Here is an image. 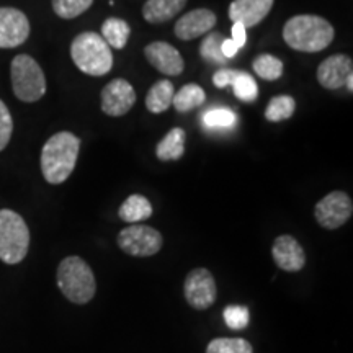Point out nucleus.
I'll return each mask as SVG.
<instances>
[{
  "label": "nucleus",
  "mask_w": 353,
  "mask_h": 353,
  "mask_svg": "<svg viewBox=\"0 0 353 353\" xmlns=\"http://www.w3.org/2000/svg\"><path fill=\"white\" fill-rule=\"evenodd\" d=\"M101 112L118 118L126 114L136 103V92L125 79H114L103 87L100 95Z\"/></svg>",
  "instance_id": "nucleus-11"
},
{
  "label": "nucleus",
  "mask_w": 353,
  "mask_h": 353,
  "mask_svg": "<svg viewBox=\"0 0 353 353\" xmlns=\"http://www.w3.org/2000/svg\"><path fill=\"white\" fill-rule=\"evenodd\" d=\"M203 123L210 130H216V128H232L236 125V114L228 108H211L203 114Z\"/></svg>",
  "instance_id": "nucleus-29"
},
{
  "label": "nucleus",
  "mask_w": 353,
  "mask_h": 353,
  "mask_svg": "<svg viewBox=\"0 0 353 353\" xmlns=\"http://www.w3.org/2000/svg\"><path fill=\"white\" fill-rule=\"evenodd\" d=\"M232 41L237 44V48H244L245 41H247V33H245V26L241 23H234L232 26Z\"/></svg>",
  "instance_id": "nucleus-32"
},
{
  "label": "nucleus",
  "mask_w": 353,
  "mask_h": 353,
  "mask_svg": "<svg viewBox=\"0 0 353 353\" xmlns=\"http://www.w3.org/2000/svg\"><path fill=\"white\" fill-rule=\"evenodd\" d=\"M81 139L70 131H59L41 149V174L48 183L61 185L76 169Z\"/></svg>",
  "instance_id": "nucleus-1"
},
{
  "label": "nucleus",
  "mask_w": 353,
  "mask_h": 353,
  "mask_svg": "<svg viewBox=\"0 0 353 353\" xmlns=\"http://www.w3.org/2000/svg\"><path fill=\"white\" fill-rule=\"evenodd\" d=\"M185 141H187L185 130H182V128H172L156 148V156L159 161L169 162L182 159L185 154Z\"/></svg>",
  "instance_id": "nucleus-18"
},
{
  "label": "nucleus",
  "mask_w": 353,
  "mask_h": 353,
  "mask_svg": "<svg viewBox=\"0 0 353 353\" xmlns=\"http://www.w3.org/2000/svg\"><path fill=\"white\" fill-rule=\"evenodd\" d=\"M206 100L205 90L196 83H187L174 94L172 105L179 113H188L190 110L201 107Z\"/></svg>",
  "instance_id": "nucleus-22"
},
{
  "label": "nucleus",
  "mask_w": 353,
  "mask_h": 353,
  "mask_svg": "<svg viewBox=\"0 0 353 353\" xmlns=\"http://www.w3.org/2000/svg\"><path fill=\"white\" fill-rule=\"evenodd\" d=\"M175 87L174 83L167 79H162L154 83L149 88L148 95H145V108L151 113H164L172 107V100H174Z\"/></svg>",
  "instance_id": "nucleus-19"
},
{
  "label": "nucleus",
  "mask_w": 353,
  "mask_h": 353,
  "mask_svg": "<svg viewBox=\"0 0 353 353\" xmlns=\"http://www.w3.org/2000/svg\"><path fill=\"white\" fill-rule=\"evenodd\" d=\"M334 38V25L319 15H294L283 26L285 43L299 52H319Z\"/></svg>",
  "instance_id": "nucleus-2"
},
{
  "label": "nucleus",
  "mask_w": 353,
  "mask_h": 353,
  "mask_svg": "<svg viewBox=\"0 0 353 353\" xmlns=\"http://www.w3.org/2000/svg\"><path fill=\"white\" fill-rule=\"evenodd\" d=\"M13 94L20 101L33 103L46 94V77L37 61L28 54L13 57L10 64Z\"/></svg>",
  "instance_id": "nucleus-6"
},
{
  "label": "nucleus",
  "mask_w": 353,
  "mask_h": 353,
  "mask_svg": "<svg viewBox=\"0 0 353 353\" xmlns=\"http://www.w3.org/2000/svg\"><path fill=\"white\" fill-rule=\"evenodd\" d=\"M70 57L81 72L101 77L113 68V52L101 34L85 32L77 34L70 43Z\"/></svg>",
  "instance_id": "nucleus-3"
},
{
  "label": "nucleus",
  "mask_w": 353,
  "mask_h": 353,
  "mask_svg": "<svg viewBox=\"0 0 353 353\" xmlns=\"http://www.w3.org/2000/svg\"><path fill=\"white\" fill-rule=\"evenodd\" d=\"M272 255L276 267L283 272H299L306 265V254L301 244L290 234L278 236L272 247Z\"/></svg>",
  "instance_id": "nucleus-15"
},
{
  "label": "nucleus",
  "mask_w": 353,
  "mask_h": 353,
  "mask_svg": "<svg viewBox=\"0 0 353 353\" xmlns=\"http://www.w3.org/2000/svg\"><path fill=\"white\" fill-rule=\"evenodd\" d=\"M216 13L210 8H195V10L185 13L176 20L174 26L175 37L182 41H192L210 33L216 25Z\"/></svg>",
  "instance_id": "nucleus-13"
},
{
  "label": "nucleus",
  "mask_w": 353,
  "mask_h": 353,
  "mask_svg": "<svg viewBox=\"0 0 353 353\" xmlns=\"http://www.w3.org/2000/svg\"><path fill=\"white\" fill-rule=\"evenodd\" d=\"M187 0H148L143 6V17L148 23L161 25L182 12Z\"/></svg>",
  "instance_id": "nucleus-17"
},
{
  "label": "nucleus",
  "mask_w": 353,
  "mask_h": 353,
  "mask_svg": "<svg viewBox=\"0 0 353 353\" xmlns=\"http://www.w3.org/2000/svg\"><path fill=\"white\" fill-rule=\"evenodd\" d=\"M57 286L61 293L74 304L92 301L97 291L95 275L90 265L81 257H65L57 267Z\"/></svg>",
  "instance_id": "nucleus-4"
},
{
  "label": "nucleus",
  "mask_w": 353,
  "mask_h": 353,
  "mask_svg": "<svg viewBox=\"0 0 353 353\" xmlns=\"http://www.w3.org/2000/svg\"><path fill=\"white\" fill-rule=\"evenodd\" d=\"M152 213L154 210H152L151 201L143 195H138V193L128 196L125 203L120 206V210H118V216H120L125 223H131V224L149 219L152 216Z\"/></svg>",
  "instance_id": "nucleus-20"
},
{
  "label": "nucleus",
  "mask_w": 353,
  "mask_h": 353,
  "mask_svg": "<svg viewBox=\"0 0 353 353\" xmlns=\"http://www.w3.org/2000/svg\"><path fill=\"white\" fill-rule=\"evenodd\" d=\"M30 249V229L25 219L12 210H0V260L20 263Z\"/></svg>",
  "instance_id": "nucleus-5"
},
{
  "label": "nucleus",
  "mask_w": 353,
  "mask_h": 353,
  "mask_svg": "<svg viewBox=\"0 0 353 353\" xmlns=\"http://www.w3.org/2000/svg\"><path fill=\"white\" fill-rule=\"evenodd\" d=\"M223 316H224V322L228 324V327L232 330L245 329L250 322L249 309L245 306H237V304H234V306H228L224 309Z\"/></svg>",
  "instance_id": "nucleus-30"
},
{
  "label": "nucleus",
  "mask_w": 353,
  "mask_h": 353,
  "mask_svg": "<svg viewBox=\"0 0 353 353\" xmlns=\"http://www.w3.org/2000/svg\"><path fill=\"white\" fill-rule=\"evenodd\" d=\"M130 34V25H128L125 20L117 19V17L107 19L103 21V25H101V38H103L108 46L113 48V50H123L128 44Z\"/></svg>",
  "instance_id": "nucleus-21"
},
{
  "label": "nucleus",
  "mask_w": 353,
  "mask_h": 353,
  "mask_svg": "<svg viewBox=\"0 0 353 353\" xmlns=\"http://www.w3.org/2000/svg\"><path fill=\"white\" fill-rule=\"evenodd\" d=\"M345 87L348 88V92H350V94H353V74H352V76H348L347 82H345Z\"/></svg>",
  "instance_id": "nucleus-34"
},
{
  "label": "nucleus",
  "mask_w": 353,
  "mask_h": 353,
  "mask_svg": "<svg viewBox=\"0 0 353 353\" xmlns=\"http://www.w3.org/2000/svg\"><path fill=\"white\" fill-rule=\"evenodd\" d=\"M353 214L352 198L345 192H330L321 201H317L314 208L316 221L321 228L334 229L342 228Z\"/></svg>",
  "instance_id": "nucleus-8"
},
{
  "label": "nucleus",
  "mask_w": 353,
  "mask_h": 353,
  "mask_svg": "<svg viewBox=\"0 0 353 353\" xmlns=\"http://www.w3.org/2000/svg\"><path fill=\"white\" fill-rule=\"evenodd\" d=\"M13 132V120L10 110L7 108V105L0 100V152L7 148L8 143L12 139Z\"/></svg>",
  "instance_id": "nucleus-31"
},
{
  "label": "nucleus",
  "mask_w": 353,
  "mask_h": 353,
  "mask_svg": "<svg viewBox=\"0 0 353 353\" xmlns=\"http://www.w3.org/2000/svg\"><path fill=\"white\" fill-rule=\"evenodd\" d=\"M183 294L193 309L205 311V309L211 307L218 298L214 276L206 268H195L185 278Z\"/></svg>",
  "instance_id": "nucleus-9"
},
{
  "label": "nucleus",
  "mask_w": 353,
  "mask_h": 353,
  "mask_svg": "<svg viewBox=\"0 0 353 353\" xmlns=\"http://www.w3.org/2000/svg\"><path fill=\"white\" fill-rule=\"evenodd\" d=\"M255 74L263 81H278L283 76V63L273 54H260L254 59Z\"/></svg>",
  "instance_id": "nucleus-25"
},
{
  "label": "nucleus",
  "mask_w": 353,
  "mask_h": 353,
  "mask_svg": "<svg viewBox=\"0 0 353 353\" xmlns=\"http://www.w3.org/2000/svg\"><path fill=\"white\" fill-rule=\"evenodd\" d=\"M296 110V101L290 95H276L268 101L265 108V118L272 123H280L290 120Z\"/></svg>",
  "instance_id": "nucleus-23"
},
{
  "label": "nucleus",
  "mask_w": 353,
  "mask_h": 353,
  "mask_svg": "<svg viewBox=\"0 0 353 353\" xmlns=\"http://www.w3.org/2000/svg\"><path fill=\"white\" fill-rule=\"evenodd\" d=\"M144 56L148 63L164 76H180L185 70L182 54L165 41H152L148 44L144 48Z\"/></svg>",
  "instance_id": "nucleus-12"
},
{
  "label": "nucleus",
  "mask_w": 353,
  "mask_h": 353,
  "mask_svg": "<svg viewBox=\"0 0 353 353\" xmlns=\"http://www.w3.org/2000/svg\"><path fill=\"white\" fill-rule=\"evenodd\" d=\"M224 41V37L221 33L210 32L206 33V38L200 44V56L208 64L224 65L228 64V59L221 52V44Z\"/></svg>",
  "instance_id": "nucleus-24"
},
{
  "label": "nucleus",
  "mask_w": 353,
  "mask_h": 353,
  "mask_svg": "<svg viewBox=\"0 0 353 353\" xmlns=\"http://www.w3.org/2000/svg\"><path fill=\"white\" fill-rule=\"evenodd\" d=\"M206 353H254V347L245 339H213L206 347Z\"/></svg>",
  "instance_id": "nucleus-27"
},
{
  "label": "nucleus",
  "mask_w": 353,
  "mask_h": 353,
  "mask_svg": "<svg viewBox=\"0 0 353 353\" xmlns=\"http://www.w3.org/2000/svg\"><path fill=\"white\" fill-rule=\"evenodd\" d=\"M353 74V61L347 54H332L317 68V82L327 90L345 87L348 76Z\"/></svg>",
  "instance_id": "nucleus-14"
},
{
  "label": "nucleus",
  "mask_w": 353,
  "mask_h": 353,
  "mask_svg": "<svg viewBox=\"0 0 353 353\" xmlns=\"http://www.w3.org/2000/svg\"><path fill=\"white\" fill-rule=\"evenodd\" d=\"M275 0H232L228 13L232 23H241L245 28L257 26L268 15Z\"/></svg>",
  "instance_id": "nucleus-16"
},
{
  "label": "nucleus",
  "mask_w": 353,
  "mask_h": 353,
  "mask_svg": "<svg viewBox=\"0 0 353 353\" xmlns=\"http://www.w3.org/2000/svg\"><path fill=\"white\" fill-rule=\"evenodd\" d=\"M94 0H52V10L59 19L72 20L85 13Z\"/></svg>",
  "instance_id": "nucleus-28"
},
{
  "label": "nucleus",
  "mask_w": 353,
  "mask_h": 353,
  "mask_svg": "<svg viewBox=\"0 0 353 353\" xmlns=\"http://www.w3.org/2000/svg\"><path fill=\"white\" fill-rule=\"evenodd\" d=\"M231 85L234 88L232 92H234V95H236V99L244 101V103H252V101L257 100L259 85L250 74L242 72V70H237L236 77H234Z\"/></svg>",
  "instance_id": "nucleus-26"
},
{
  "label": "nucleus",
  "mask_w": 353,
  "mask_h": 353,
  "mask_svg": "<svg viewBox=\"0 0 353 353\" xmlns=\"http://www.w3.org/2000/svg\"><path fill=\"white\" fill-rule=\"evenodd\" d=\"M30 20L13 7H0V50H10L23 44L30 37Z\"/></svg>",
  "instance_id": "nucleus-10"
},
{
  "label": "nucleus",
  "mask_w": 353,
  "mask_h": 353,
  "mask_svg": "<svg viewBox=\"0 0 353 353\" xmlns=\"http://www.w3.org/2000/svg\"><path fill=\"white\" fill-rule=\"evenodd\" d=\"M237 51H239L237 44L234 43L231 38H224L223 44H221V52H223V56L229 61V59H232V57L237 54Z\"/></svg>",
  "instance_id": "nucleus-33"
},
{
  "label": "nucleus",
  "mask_w": 353,
  "mask_h": 353,
  "mask_svg": "<svg viewBox=\"0 0 353 353\" xmlns=\"http://www.w3.org/2000/svg\"><path fill=\"white\" fill-rule=\"evenodd\" d=\"M118 247L132 257H152L162 249V234L151 226L131 224L118 234Z\"/></svg>",
  "instance_id": "nucleus-7"
}]
</instances>
